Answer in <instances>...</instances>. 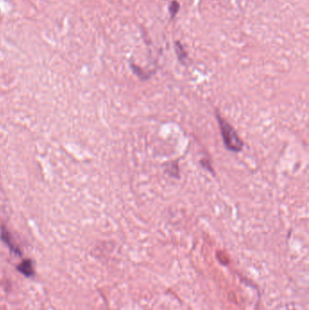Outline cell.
<instances>
[{"instance_id":"cell-1","label":"cell","mask_w":309,"mask_h":310,"mask_svg":"<svg viewBox=\"0 0 309 310\" xmlns=\"http://www.w3.org/2000/svg\"><path fill=\"white\" fill-rule=\"evenodd\" d=\"M216 117H217L222 137L223 144L226 147V149L233 152H242L244 144L242 139L240 138L236 130L233 128V126L228 122L226 121L218 112L216 114Z\"/></svg>"},{"instance_id":"cell-3","label":"cell","mask_w":309,"mask_h":310,"mask_svg":"<svg viewBox=\"0 0 309 310\" xmlns=\"http://www.w3.org/2000/svg\"><path fill=\"white\" fill-rule=\"evenodd\" d=\"M18 270L28 278L34 276V270L33 262L31 260H24L18 266Z\"/></svg>"},{"instance_id":"cell-5","label":"cell","mask_w":309,"mask_h":310,"mask_svg":"<svg viewBox=\"0 0 309 310\" xmlns=\"http://www.w3.org/2000/svg\"><path fill=\"white\" fill-rule=\"evenodd\" d=\"M179 3H178L177 1H172V2L170 3V5L169 8V12L170 14V16H172V18H174V16L177 14V12L179 11Z\"/></svg>"},{"instance_id":"cell-2","label":"cell","mask_w":309,"mask_h":310,"mask_svg":"<svg viewBox=\"0 0 309 310\" xmlns=\"http://www.w3.org/2000/svg\"><path fill=\"white\" fill-rule=\"evenodd\" d=\"M1 240L4 242L8 245V247L10 248L11 252H14V254H18V255H21V250H20V248L16 246V244L14 242V240L11 236L10 232L6 228L5 226H2L1 228V235H0Z\"/></svg>"},{"instance_id":"cell-4","label":"cell","mask_w":309,"mask_h":310,"mask_svg":"<svg viewBox=\"0 0 309 310\" xmlns=\"http://www.w3.org/2000/svg\"><path fill=\"white\" fill-rule=\"evenodd\" d=\"M175 46H176L175 49H176V53H177V56H178V58H179L180 62H182L184 60L187 58V54L185 53V51H184L180 42H176Z\"/></svg>"}]
</instances>
